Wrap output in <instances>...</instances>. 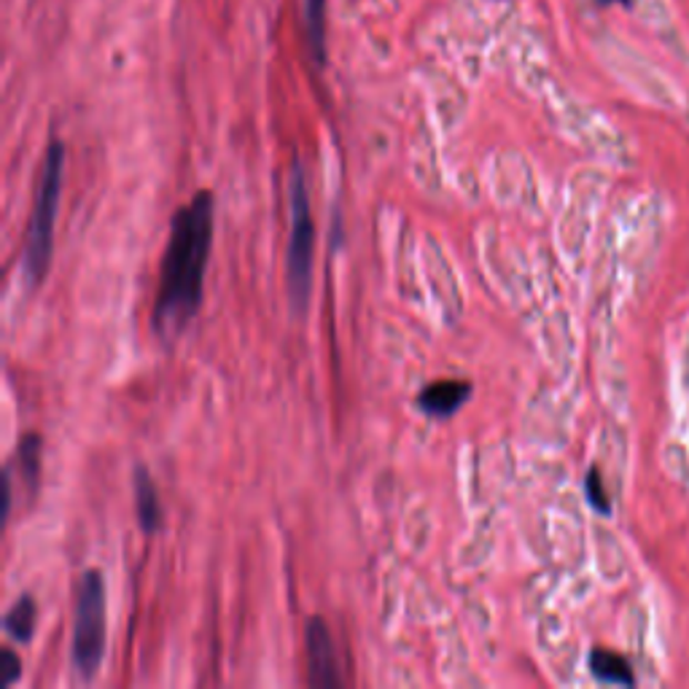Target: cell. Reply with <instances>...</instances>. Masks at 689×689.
Segmentation results:
<instances>
[{
    "label": "cell",
    "mask_w": 689,
    "mask_h": 689,
    "mask_svg": "<svg viewBox=\"0 0 689 689\" xmlns=\"http://www.w3.org/2000/svg\"><path fill=\"white\" fill-rule=\"evenodd\" d=\"M133 493H135V512H137V523L146 534H156L162 525V504H160V493H156V485L148 474V469L137 466L133 474Z\"/></svg>",
    "instance_id": "52a82bcc"
},
{
    "label": "cell",
    "mask_w": 689,
    "mask_h": 689,
    "mask_svg": "<svg viewBox=\"0 0 689 689\" xmlns=\"http://www.w3.org/2000/svg\"><path fill=\"white\" fill-rule=\"evenodd\" d=\"M35 619H39V609H35V600L30 598V595H22V598H17V604L11 606L9 614H6V617H3L6 633H9V636L14 638V641L28 644L30 638H33Z\"/></svg>",
    "instance_id": "9c48e42d"
},
{
    "label": "cell",
    "mask_w": 689,
    "mask_h": 689,
    "mask_svg": "<svg viewBox=\"0 0 689 689\" xmlns=\"http://www.w3.org/2000/svg\"><path fill=\"white\" fill-rule=\"evenodd\" d=\"M291 237H288L286 254V288L291 297V307L302 312L310 299L312 288V246H316V227H312L310 194L302 167L294 165L291 173Z\"/></svg>",
    "instance_id": "3957f363"
},
{
    "label": "cell",
    "mask_w": 689,
    "mask_h": 689,
    "mask_svg": "<svg viewBox=\"0 0 689 689\" xmlns=\"http://www.w3.org/2000/svg\"><path fill=\"white\" fill-rule=\"evenodd\" d=\"M213 248V197L194 194L192 203L173 216L171 240L162 261L160 294L154 302V329L175 337L197 316L203 302L205 269Z\"/></svg>",
    "instance_id": "6da1fadb"
},
{
    "label": "cell",
    "mask_w": 689,
    "mask_h": 689,
    "mask_svg": "<svg viewBox=\"0 0 689 689\" xmlns=\"http://www.w3.org/2000/svg\"><path fill=\"white\" fill-rule=\"evenodd\" d=\"M595 3H598V6H614V3L630 6V0H595Z\"/></svg>",
    "instance_id": "5bb4252c"
},
{
    "label": "cell",
    "mask_w": 689,
    "mask_h": 689,
    "mask_svg": "<svg viewBox=\"0 0 689 689\" xmlns=\"http://www.w3.org/2000/svg\"><path fill=\"white\" fill-rule=\"evenodd\" d=\"M307 649V681L316 689L342 687L340 668H337V651L331 633L321 617H312L305 628Z\"/></svg>",
    "instance_id": "5b68a950"
},
{
    "label": "cell",
    "mask_w": 689,
    "mask_h": 689,
    "mask_svg": "<svg viewBox=\"0 0 689 689\" xmlns=\"http://www.w3.org/2000/svg\"><path fill=\"white\" fill-rule=\"evenodd\" d=\"M469 399H472V383L466 380H436V383L423 388L418 407L423 415L444 421V418H453Z\"/></svg>",
    "instance_id": "8992f818"
},
{
    "label": "cell",
    "mask_w": 689,
    "mask_h": 689,
    "mask_svg": "<svg viewBox=\"0 0 689 689\" xmlns=\"http://www.w3.org/2000/svg\"><path fill=\"white\" fill-rule=\"evenodd\" d=\"M0 660H3V666H6V685H9V687L17 685V681H20V676H22L20 655H17L14 649H3Z\"/></svg>",
    "instance_id": "4fadbf2b"
},
{
    "label": "cell",
    "mask_w": 689,
    "mask_h": 689,
    "mask_svg": "<svg viewBox=\"0 0 689 689\" xmlns=\"http://www.w3.org/2000/svg\"><path fill=\"white\" fill-rule=\"evenodd\" d=\"M105 657V585L103 574L86 572L79 587L73 619V666L81 679H95Z\"/></svg>",
    "instance_id": "277c9868"
},
{
    "label": "cell",
    "mask_w": 689,
    "mask_h": 689,
    "mask_svg": "<svg viewBox=\"0 0 689 689\" xmlns=\"http://www.w3.org/2000/svg\"><path fill=\"white\" fill-rule=\"evenodd\" d=\"M590 670H593L595 679L604 681V685H617V687L636 685V676H633L630 662L625 660L619 651L593 649L590 651Z\"/></svg>",
    "instance_id": "ba28073f"
},
{
    "label": "cell",
    "mask_w": 689,
    "mask_h": 689,
    "mask_svg": "<svg viewBox=\"0 0 689 689\" xmlns=\"http://www.w3.org/2000/svg\"><path fill=\"white\" fill-rule=\"evenodd\" d=\"M17 463H20V472L24 482L30 485V491H35L41 474V436L39 434H24L20 440V450H17Z\"/></svg>",
    "instance_id": "8fae6325"
},
{
    "label": "cell",
    "mask_w": 689,
    "mask_h": 689,
    "mask_svg": "<svg viewBox=\"0 0 689 689\" xmlns=\"http://www.w3.org/2000/svg\"><path fill=\"white\" fill-rule=\"evenodd\" d=\"M62 167H65V148H62V143L54 141L47 148V156H43L39 194H35L28 240H24L22 275L30 286H39L47 278L49 265H52L54 224H58L62 192Z\"/></svg>",
    "instance_id": "7a4b0ae2"
},
{
    "label": "cell",
    "mask_w": 689,
    "mask_h": 689,
    "mask_svg": "<svg viewBox=\"0 0 689 689\" xmlns=\"http://www.w3.org/2000/svg\"><path fill=\"white\" fill-rule=\"evenodd\" d=\"M305 24L307 41H310L312 58L318 65L326 62V0H305Z\"/></svg>",
    "instance_id": "30bf717a"
},
{
    "label": "cell",
    "mask_w": 689,
    "mask_h": 689,
    "mask_svg": "<svg viewBox=\"0 0 689 689\" xmlns=\"http://www.w3.org/2000/svg\"><path fill=\"white\" fill-rule=\"evenodd\" d=\"M585 493H587V501H590V506L598 515H609L611 512V501H609V493H606V485H604V477H600L598 469H590L585 477Z\"/></svg>",
    "instance_id": "7c38bea8"
}]
</instances>
